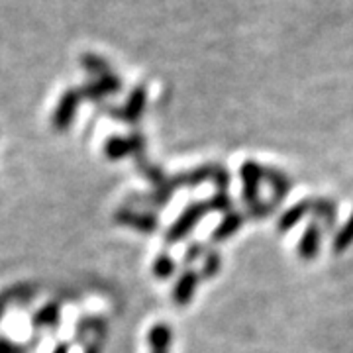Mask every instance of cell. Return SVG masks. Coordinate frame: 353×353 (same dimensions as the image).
I'll return each mask as SVG.
<instances>
[{
  "instance_id": "6da1fadb",
  "label": "cell",
  "mask_w": 353,
  "mask_h": 353,
  "mask_svg": "<svg viewBox=\"0 0 353 353\" xmlns=\"http://www.w3.org/2000/svg\"><path fill=\"white\" fill-rule=\"evenodd\" d=\"M208 210H210L208 202H196V204L189 206V208L181 214V218L176 220L175 224L171 226L169 234H167V240L179 241L181 238H185L190 230H192V226H194V224H196V222H199V220H201L202 216L206 214Z\"/></svg>"
},
{
  "instance_id": "7a4b0ae2",
  "label": "cell",
  "mask_w": 353,
  "mask_h": 353,
  "mask_svg": "<svg viewBox=\"0 0 353 353\" xmlns=\"http://www.w3.org/2000/svg\"><path fill=\"white\" fill-rule=\"evenodd\" d=\"M241 179H243V202L252 208L259 202V185L263 179V167L257 161H245L241 165Z\"/></svg>"
},
{
  "instance_id": "3957f363",
  "label": "cell",
  "mask_w": 353,
  "mask_h": 353,
  "mask_svg": "<svg viewBox=\"0 0 353 353\" xmlns=\"http://www.w3.org/2000/svg\"><path fill=\"white\" fill-rule=\"evenodd\" d=\"M320 243H322V226L318 222H310L308 228L304 230L301 241H299L296 253L304 261H312L320 252Z\"/></svg>"
},
{
  "instance_id": "277c9868",
  "label": "cell",
  "mask_w": 353,
  "mask_h": 353,
  "mask_svg": "<svg viewBox=\"0 0 353 353\" xmlns=\"http://www.w3.org/2000/svg\"><path fill=\"white\" fill-rule=\"evenodd\" d=\"M263 179H267V183L271 185V190H273V204L277 206V204H281V202L287 199L292 183H290V179L285 173H281L279 169H273V167L263 169Z\"/></svg>"
},
{
  "instance_id": "5b68a950",
  "label": "cell",
  "mask_w": 353,
  "mask_h": 353,
  "mask_svg": "<svg viewBox=\"0 0 353 353\" xmlns=\"http://www.w3.org/2000/svg\"><path fill=\"white\" fill-rule=\"evenodd\" d=\"M196 285H199V273L196 271H185L179 281H176L175 290H173V299H175V303L179 306H185L187 303H190V299H192V294H194V290H196Z\"/></svg>"
},
{
  "instance_id": "8992f818",
  "label": "cell",
  "mask_w": 353,
  "mask_h": 353,
  "mask_svg": "<svg viewBox=\"0 0 353 353\" xmlns=\"http://www.w3.org/2000/svg\"><path fill=\"white\" fill-rule=\"evenodd\" d=\"M310 212L314 214L316 222L322 224L324 230H332L336 226V204L328 199H316L310 201Z\"/></svg>"
},
{
  "instance_id": "52a82bcc",
  "label": "cell",
  "mask_w": 353,
  "mask_h": 353,
  "mask_svg": "<svg viewBox=\"0 0 353 353\" xmlns=\"http://www.w3.org/2000/svg\"><path fill=\"white\" fill-rule=\"evenodd\" d=\"M308 212H310V201H303L299 202V204H294V206H290L289 210H285V212L281 214V218H279V232H281V234L290 232V230L296 226Z\"/></svg>"
},
{
  "instance_id": "ba28073f",
  "label": "cell",
  "mask_w": 353,
  "mask_h": 353,
  "mask_svg": "<svg viewBox=\"0 0 353 353\" xmlns=\"http://www.w3.org/2000/svg\"><path fill=\"white\" fill-rule=\"evenodd\" d=\"M77 102H79V92H77V90L65 92L63 99L59 102V106H57V112H55V126H69V122H71L73 112H75L77 108Z\"/></svg>"
},
{
  "instance_id": "9c48e42d",
  "label": "cell",
  "mask_w": 353,
  "mask_h": 353,
  "mask_svg": "<svg viewBox=\"0 0 353 353\" xmlns=\"http://www.w3.org/2000/svg\"><path fill=\"white\" fill-rule=\"evenodd\" d=\"M241 224H243V214H241V212H234V210H232V212H228V214L222 218L220 226L214 230L212 240L214 241L228 240L230 236H234V234L240 230Z\"/></svg>"
},
{
  "instance_id": "30bf717a",
  "label": "cell",
  "mask_w": 353,
  "mask_h": 353,
  "mask_svg": "<svg viewBox=\"0 0 353 353\" xmlns=\"http://www.w3.org/2000/svg\"><path fill=\"white\" fill-rule=\"evenodd\" d=\"M120 88V81L108 73V75H102L94 85H88V88H85V94H88L90 99H101L104 94H112Z\"/></svg>"
},
{
  "instance_id": "8fae6325",
  "label": "cell",
  "mask_w": 353,
  "mask_h": 353,
  "mask_svg": "<svg viewBox=\"0 0 353 353\" xmlns=\"http://www.w3.org/2000/svg\"><path fill=\"white\" fill-rule=\"evenodd\" d=\"M143 106H145V88L138 87L128 99L126 108H124V116H126L124 120H130V122L138 120L139 114L143 112Z\"/></svg>"
},
{
  "instance_id": "7c38bea8",
  "label": "cell",
  "mask_w": 353,
  "mask_h": 353,
  "mask_svg": "<svg viewBox=\"0 0 353 353\" xmlns=\"http://www.w3.org/2000/svg\"><path fill=\"white\" fill-rule=\"evenodd\" d=\"M150 343H152L153 352H167V347L171 343V330L165 324L155 326L150 334Z\"/></svg>"
},
{
  "instance_id": "4fadbf2b",
  "label": "cell",
  "mask_w": 353,
  "mask_h": 353,
  "mask_svg": "<svg viewBox=\"0 0 353 353\" xmlns=\"http://www.w3.org/2000/svg\"><path fill=\"white\" fill-rule=\"evenodd\" d=\"M353 243V214L345 222V226L338 230L336 238H334V252L343 253Z\"/></svg>"
},
{
  "instance_id": "5bb4252c",
  "label": "cell",
  "mask_w": 353,
  "mask_h": 353,
  "mask_svg": "<svg viewBox=\"0 0 353 353\" xmlns=\"http://www.w3.org/2000/svg\"><path fill=\"white\" fill-rule=\"evenodd\" d=\"M222 269V257L214 252L206 253L204 257V263H202V277L204 279H212L220 273Z\"/></svg>"
},
{
  "instance_id": "9a60e30c",
  "label": "cell",
  "mask_w": 353,
  "mask_h": 353,
  "mask_svg": "<svg viewBox=\"0 0 353 353\" xmlns=\"http://www.w3.org/2000/svg\"><path fill=\"white\" fill-rule=\"evenodd\" d=\"M173 271H175V261L169 255H159L157 261H155V273H157V277H171Z\"/></svg>"
},
{
  "instance_id": "2e32d148",
  "label": "cell",
  "mask_w": 353,
  "mask_h": 353,
  "mask_svg": "<svg viewBox=\"0 0 353 353\" xmlns=\"http://www.w3.org/2000/svg\"><path fill=\"white\" fill-rule=\"evenodd\" d=\"M83 63L87 65V69H90L92 73H99V75H108L110 71H108V67H106V63L102 61L101 57H97V55H90V53H87L85 57H83Z\"/></svg>"
},
{
  "instance_id": "e0dca14e",
  "label": "cell",
  "mask_w": 353,
  "mask_h": 353,
  "mask_svg": "<svg viewBox=\"0 0 353 353\" xmlns=\"http://www.w3.org/2000/svg\"><path fill=\"white\" fill-rule=\"evenodd\" d=\"M208 206H210V210H214V212H232V201H230V196H228L226 192H218L212 201L208 202Z\"/></svg>"
},
{
  "instance_id": "ac0fdd59",
  "label": "cell",
  "mask_w": 353,
  "mask_h": 353,
  "mask_svg": "<svg viewBox=\"0 0 353 353\" xmlns=\"http://www.w3.org/2000/svg\"><path fill=\"white\" fill-rule=\"evenodd\" d=\"M214 183H216V187L220 189V192H226L228 189V185H230V175H228V171L224 169V167H216V171H214Z\"/></svg>"
},
{
  "instance_id": "d6986e66",
  "label": "cell",
  "mask_w": 353,
  "mask_h": 353,
  "mask_svg": "<svg viewBox=\"0 0 353 353\" xmlns=\"http://www.w3.org/2000/svg\"><path fill=\"white\" fill-rule=\"evenodd\" d=\"M275 208V204L271 202V204H263V202H257L255 206H252L248 212L252 218H263V216H269L271 214V210Z\"/></svg>"
},
{
  "instance_id": "ffe728a7",
  "label": "cell",
  "mask_w": 353,
  "mask_h": 353,
  "mask_svg": "<svg viewBox=\"0 0 353 353\" xmlns=\"http://www.w3.org/2000/svg\"><path fill=\"white\" fill-rule=\"evenodd\" d=\"M202 255H204V248H202L201 243H192L187 250V253H185L187 261H196V259H201Z\"/></svg>"
},
{
  "instance_id": "44dd1931",
  "label": "cell",
  "mask_w": 353,
  "mask_h": 353,
  "mask_svg": "<svg viewBox=\"0 0 353 353\" xmlns=\"http://www.w3.org/2000/svg\"><path fill=\"white\" fill-rule=\"evenodd\" d=\"M153 353H165V352H153Z\"/></svg>"
}]
</instances>
